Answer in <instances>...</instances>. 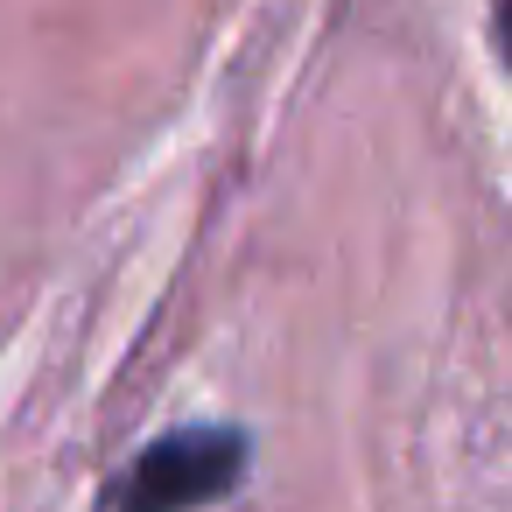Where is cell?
Here are the masks:
<instances>
[{"mask_svg":"<svg viewBox=\"0 0 512 512\" xmlns=\"http://www.w3.org/2000/svg\"><path fill=\"white\" fill-rule=\"evenodd\" d=\"M246 470V435L239 428H218V421H197V428H176L162 442H148L127 477H120V512H197L211 498H225Z\"/></svg>","mask_w":512,"mask_h":512,"instance_id":"6da1fadb","label":"cell"},{"mask_svg":"<svg viewBox=\"0 0 512 512\" xmlns=\"http://www.w3.org/2000/svg\"><path fill=\"white\" fill-rule=\"evenodd\" d=\"M498 43H505V64H512V0H505V15H498Z\"/></svg>","mask_w":512,"mask_h":512,"instance_id":"7a4b0ae2","label":"cell"}]
</instances>
